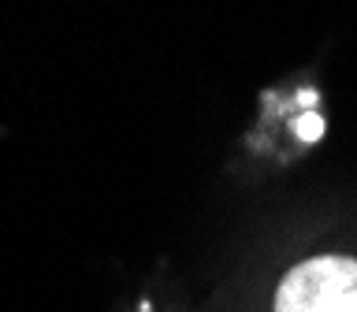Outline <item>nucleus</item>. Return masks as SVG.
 <instances>
[{"label":"nucleus","instance_id":"1","mask_svg":"<svg viewBox=\"0 0 357 312\" xmlns=\"http://www.w3.org/2000/svg\"><path fill=\"white\" fill-rule=\"evenodd\" d=\"M275 312H357V260L312 256L298 264L279 283Z\"/></svg>","mask_w":357,"mask_h":312},{"label":"nucleus","instance_id":"2","mask_svg":"<svg viewBox=\"0 0 357 312\" xmlns=\"http://www.w3.org/2000/svg\"><path fill=\"white\" fill-rule=\"evenodd\" d=\"M294 130H298V138H301V141H317L320 134H324V119L317 116V111H309V116H301V119H298V127H294Z\"/></svg>","mask_w":357,"mask_h":312}]
</instances>
